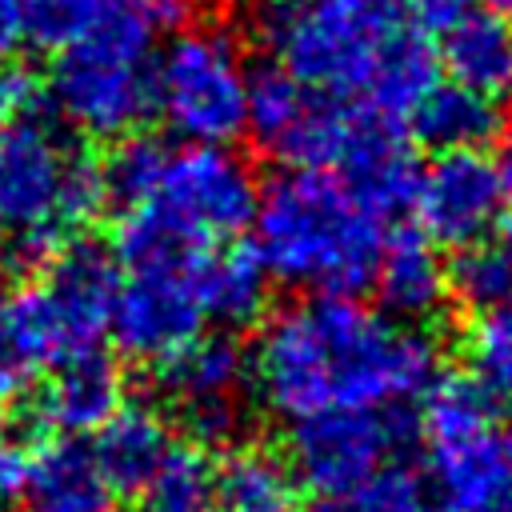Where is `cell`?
<instances>
[{
	"label": "cell",
	"instance_id": "1",
	"mask_svg": "<svg viewBox=\"0 0 512 512\" xmlns=\"http://www.w3.org/2000/svg\"><path fill=\"white\" fill-rule=\"evenodd\" d=\"M268 412L304 420L328 408H392L440 380V348L420 324L340 292L280 308L248 360Z\"/></svg>",
	"mask_w": 512,
	"mask_h": 512
},
{
	"label": "cell",
	"instance_id": "2",
	"mask_svg": "<svg viewBox=\"0 0 512 512\" xmlns=\"http://www.w3.org/2000/svg\"><path fill=\"white\" fill-rule=\"evenodd\" d=\"M272 64L312 92L400 124L436 84V56L412 0H252Z\"/></svg>",
	"mask_w": 512,
	"mask_h": 512
},
{
	"label": "cell",
	"instance_id": "3",
	"mask_svg": "<svg viewBox=\"0 0 512 512\" xmlns=\"http://www.w3.org/2000/svg\"><path fill=\"white\" fill-rule=\"evenodd\" d=\"M256 256L268 276L352 296L372 284L376 260L392 236L384 216L344 172L292 168L256 196Z\"/></svg>",
	"mask_w": 512,
	"mask_h": 512
},
{
	"label": "cell",
	"instance_id": "4",
	"mask_svg": "<svg viewBox=\"0 0 512 512\" xmlns=\"http://www.w3.org/2000/svg\"><path fill=\"white\" fill-rule=\"evenodd\" d=\"M192 0H104L56 48L48 92L60 120L92 140H120L152 112L160 40L188 20Z\"/></svg>",
	"mask_w": 512,
	"mask_h": 512
},
{
	"label": "cell",
	"instance_id": "5",
	"mask_svg": "<svg viewBox=\"0 0 512 512\" xmlns=\"http://www.w3.org/2000/svg\"><path fill=\"white\" fill-rule=\"evenodd\" d=\"M100 164L88 160L44 112H20L0 132V216L16 232L12 264L44 272V264L104 208Z\"/></svg>",
	"mask_w": 512,
	"mask_h": 512
},
{
	"label": "cell",
	"instance_id": "6",
	"mask_svg": "<svg viewBox=\"0 0 512 512\" xmlns=\"http://www.w3.org/2000/svg\"><path fill=\"white\" fill-rule=\"evenodd\" d=\"M424 396L432 508L512 512V420H496V400L472 376H444Z\"/></svg>",
	"mask_w": 512,
	"mask_h": 512
},
{
	"label": "cell",
	"instance_id": "7",
	"mask_svg": "<svg viewBox=\"0 0 512 512\" xmlns=\"http://www.w3.org/2000/svg\"><path fill=\"white\" fill-rule=\"evenodd\" d=\"M248 76L228 32H176L156 56L152 112L184 144H232L248 124Z\"/></svg>",
	"mask_w": 512,
	"mask_h": 512
},
{
	"label": "cell",
	"instance_id": "8",
	"mask_svg": "<svg viewBox=\"0 0 512 512\" xmlns=\"http://www.w3.org/2000/svg\"><path fill=\"white\" fill-rule=\"evenodd\" d=\"M372 124H392L336 104L284 68L268 64L248 76V124L260 148L288 160L292 168H340Z\"/></svg>",
	"mask_w": 512,
	"mask_h": 512
},
{
	"label": "cell",
	"instance_id": "9",
	"mask_svg": "<svg viewBox=\"0 0 512 512\" xmlns=\"http://www.w3.org/2000/svg\"><path fill=\"white\" fill-rule=\"evenodd\" d=\"M288 460L292 472L324 500L352 492L368 476L392 464L412 440L416 424L400 404L392 408H328L304 420H292Z\"/></svg>",
	"mask_w": 512,
	"mask_h": 512
},
{
	"label": "cell",
	"instance_id": "10",
	"mask_svg": "<svg viewBox=\"0 0 512 512\" xmlns=\"http://www.w3.org/2000/svg\"><path fill=\"white\" fill-rule=\"evenodd\" d=\"M256 196V172L228 144H184L164 148L156 184L144 200L160 204L208 240H232L252 224Z\"/></svg>",
	"mask_w": 512,
	"mask_h": 512
},
{
	"label": "cell",
	"instance_id": "11",
	"mask_svg": "<svg viewBox=\"0 0 512 512\" xmlns=\"http://www.w3.org/2000/svg\"><path fill=\"white\" fill-rule=\"evenodd\" d=\"M120 280L124 272L116 256L92 240H68L44 264V280L36 284V292H40V304L52 328L56 364L88 348H100Z\"/></svg>",
	"mask_w": 512,
	"mask_h": 512
},
{
	"label": "cell",
	"instance_id": "12",
	"mask_svg": "<svg viewBox=\"0 0 512 512\" xmlns=\"http://www.w3.org/2000/svg\"><path fill=\"white\" fill-rule=\"evenodd\" d=\"M412 208L432 244H468L496 228L504 212L496 164L484 152H440L416 180Z\"/></svg>",
	"mask_w": 512,
	"mask_h": 512
},
{
	"label": "cell",
	"instance_id": "13",
	"mask_svg": "<svg viewBox=\"0 0 512 512\" xmlns=\"http://www.w3.org/2000/svg\"><path fill=\"white\" fill-rule=\"evenodd\" d=\"M200 276H128L120 280L108 332L136 360H164L204 328V308L196 296Z\"/></svg>",
	"mask_w": 512,
	"mask_h": 512
},
{
	"label": "cell",
	"instance_id": "14",
	"mask_svg": "<svg viewBox=\"0 0 512 512\" xmlns=\"http://www.w3.org/2000/svg\"><path fill=\"white\" fill-rule=\"evenodd\" d=\"M32 416L56 436H88L124 404V372L104 348H88L44 368L24 396Z\"/></svg>",
	"mask_w": 512,
	"mask_h": 512
},
{
	"label": "cell",
	"instance_id": "15",
	"mask_svg": "<svg viewBox=\"0 0 512 512\" xmlns=\"http://www.w3.org/2000/svg\"><path fill=\"white\" fill-rule=\"evenodd\" d=\"M16 512H120V496L100 476L80 436L48 432L36 444L28 488Z\"/></svg>",
	"mask_w": 512,
	"mask_h": 512
},
{
	"label": "cell",
	"instance_id": "16",
	"mask_svg": "<svg viewBox=\"0 0 512 512\" xmlns=\"http://www.w3.org/2000/svg\"><path fill=\"white\" fill-rule=\"evenodd\" d=\"M88 448H92V460H96L100 476L108 480V488L116 496H136L152 480L160 460L168 456L172 432H168V420L156 408L124 400L96 428V440Z\"/></svg>",
	"mask_w": 512,
	"mask_h": 512
},
{
	"label": "cell",
	"instance_id": "17",
	"mask_svg": "<svg viewBox=\"0 0 512 512\" xmlns=\"http://www.w3.org/2000/svg\"><path fill=\"white\" fill-rule=\"evenodd\" d=\"M372 284L388 316L420 324L440 312L448 296V268L440 264V252L424 232H392L376 260Z\"/></svg>",
	"mask_w": 512,
	"mask_h": 512
},
{
	"label": "cell",
	"instance_id": "18",
	"mask_svg": "<svg viewBox=\"0 0 512 512\" xmlns=\"http://www.w3.org/2000/svg\"><path fill=\"white\" fill-rule=\"evenodd\" d=\"M248 380V352L232 336H196L172 356L156 360V384L168 396V404H192V400H228L240 396Z\"/></svg>",
	"mask_w": 512,
	"mask_h": 512
},
{
	"label": "cell",
	"instance_id": "19",
	"mask_svg": "<svg viewBox=\"0 0 512 512\" xmlns=\"http://www.w3.org/2000/svg\"><path fill=\"white\" fill-rule=\"evenodd\" d=\"M444 64L448 76L484 96L512 92V20L484 8L464 12L444 28Z\"/></svg>",
	"mask_w": 512,
	"mask_h": 512
},
{
	"label": "cell",
	"instance_id": "20",
	"mask_svg": "<svg viewBox=\"0 0 512 512\" xmlns=\"http://www.w3.org/2000/svg\"><path fill=\"white\" fill-rule=\"evenodd\" d=\"M416 136L436 152H480L500 132V112L492 96L464 88L456 80L432 84L412 108Z\"/></svg>",
	"mask_w": 512,
	"mask_h": 512
},
{
	"label": "cell",
	"instance_id": "21",
	"mask_svg": "<svg viewBox=\"0 0 512 512\" xmlns=\"http://www.w3.org/2000/svg\"><path fill=\"white\" fill-rule=\"evenodd\" d=\"M196 296H200L204 320H216L224 328H244L264 312L268 272L252 248L224 240L204 260L200 280H196Z\"/></svg>",
	"mask_w": 512,
	"mask_h": 512
},
{
	"label": "cell",
	"instance_id": "22",
	"mask_svg": "<svg viewBox=\"0 0 512 512\" xmlns=\"http://www.w3.org/2000/svg\"><path fill=\"white\" fill-rule=\"evenodd\" d=\"M140 512H212L216 464L196 444H172L152 480L136 492Z\"/></svg>",
	"mask_w": 512,
	"mask_h": 512
},
{
	"label": "cell",
	"instance_id": "23",
	"mask_svg": "<svg viewBox=\"0 0 512 512\" xmlns=\"http://www.w3.org/2000/svg\"><path fill=\"white\" fill-rule=\"evenodd\" d=\"M448 292H456L472 312L512 304V236L484 232L460 244V256L448 268Z\"/></svg>",
	"mask_w": 512,
	"mask_h": 512
},
{
	"label": "cell",
	"instance_id": "24",
	"mask_svg": "<svg viewBox=\"0 0 512 512\" xmlns=\"http://www.w3.org/2000/svg\"><path fill=\"white\" fill-rule=\"evenodd\" d=\"M216 500L248 512H292V476L276 456L244 448L216 464Z\"/></svg>",
	"mask_w": 512,
	"mask_h": 512
},
{
	"label": "cell",
	"instance_id": "25",
	"mask_svg": "<svg viewBox=\"0 0 512 512\" xmlns=\"http://www.w3.org/2000/svg\"><path fill=\"white\" fill-rule=\"evenodd\" d=\"M472 380L500 404H512V304L488 308L468 332Z\"/></svg>",
	"mask_w": 512,
	"mask_h": 512
},
{
	"label": "cell",
	"instance_id": "26",
	"mask_svg": "<svg viewBox=\"0 0 512 512\" xmlns=\"http://www.w3.org/2000/svg\"><path fill=\"white\" fill-rule=\"evenodd\" d=\"M320 512H436L428 484L408 468H380L344 496H332Z\"/></svg>",
	"mask_w": 512,
	"mask_h": 512
},
{
	"label": "cell",
	"instance_id": "27",
	"mask_svg": "<svg viewBox=\"0 0 512 512\" xmlns=\"http://www.w3.org/2000/svg\"><path fill=\"white\" fill-rule=\"evenodd\" d=\"M176 424L184 428V436L196 444V448H224L232 444L240 432H244V404L240 396H228V400H192V404H176Z\"/></svg>",
	"mask_w": 512,
	"mask_h": 512
},
{
	"label": "cell",
	"instance_id": "28",
	"mask_svg": "<svg viewBox=\"0 0 512 512\" xmlns=\"http://www.w3.org/2000/svg\"><path fill=\"white\" fill-rule=\"evenodd\" d=\"M100 4L104 0H20L24 36L40 48H60L96 16Z\"/></svg>",
	"mask_w": 512,
	"mask_h": 512
},
{
	"label": "cell",
	"instance_id": "29",
	"mask_svg": "<svg viewBox=\"0 0 512 512\" xmlns=\"http://www.w3.org/2000/svg\"><path fill=\"white\" fill-rule=\"evenodd\" d=\"M28 100H32L28 76L16 72V68H8V64H0V132L28 108Z\"/></svg>",
	"mask_w": 512,
	"mask_h": 512
},
{
	"label": "cell",
	"instance_id": "30",
	"mask_svg": "<svg viewBox=\"0 0 512 512\" xmlns=\"http://www.w3.org/2000/svg\"><path fill=\"white\" fill-rule=\"evenodd\" d=\"M412 12L424 28H448L452 20H460L468 12V0H412Z\"/></svg>",
	"mask_w": 512,
	"mask_h": 512
},
{
	"label": "cell",
	"instance_id": "31",
	"mask_svg": "<svg viewBox=\"0 0 512 512\" xmlns=\"http://www.w3.org/2000/svg\"><path fill=\"white\" fill-rule=\"evenodd\" d=\"M24 40V8L20 0H0V56Z\"/></svg>",
	"mask_w": 512,
	"mask_h": 512
},
{
	"label": "cell",
	"instance_id": "32",
	"mask_svg": "<svg viewBox=\"0 0 512 512\" xmlns=\"http://www.w3.org/2000/svg\"><path fill=\"white\" fill-rule=\"evenodd\" d=\"M496 180H500V196H504V212H512V128L500 140V160H496Z\"/></svg>",
	"mask_w": 512,
	"mask_h": 512
},
{
	"label": "cell",
	"instance_id": "33",
	"mask_svg": "<svg viewBox=\"0 0 512 512\" xmlns=\"http://www.w3.org/2000/svg\"><path fill=\"white\" fill-rule=\"evenodd\" d=\"M12 280H8V272H0V316H4V308H8V300H12Z\"/></svg>",
	"mask_w": 512,
	"mask_h": 512
},
{
	"label": "cell",
	"instance_id": "34",
	"mask_svg": "<svg viewBox=\"0 0 512 512\" xmlns=\"http://www.w3.org/2000/svg\"><path fill=\"white\" fill-rule=\"evenodd\" d=\"M484 4H488L492 12H500V16H508V20H512V0H484Z\"/></svg>",
	"mask_w": 512,
	"mask_h": 512
},
{
	"label": "cell",
	"instance_id": "35",
	"mask_svg": "<svg viewBox=\"0 0 512 512\" xmlns=\"http://www.w3.org/2000/svg\"><path fill=\"white\" fill-rule=\"evenodd\" d=\"M212 512H248V508H232V504H220V500H216Z\"/></svg>",
	"mask_w": 512,
	"mask_h": 512
},
{
	"label": "cell",
	"instance_id": "36",
	"mask_svg": "<svg viewBox=\"0 0 512 512\" xmlns=\"http://www.w3.org/2000/svg\"><path fill=\"white\" fill-rule=\"evenodd\" d=\"M4 232H8V228H4V216H0V248H4Z\"/></svg>",
	"mask_w": 512,
	"mask_h": 512
}]
</instances>
